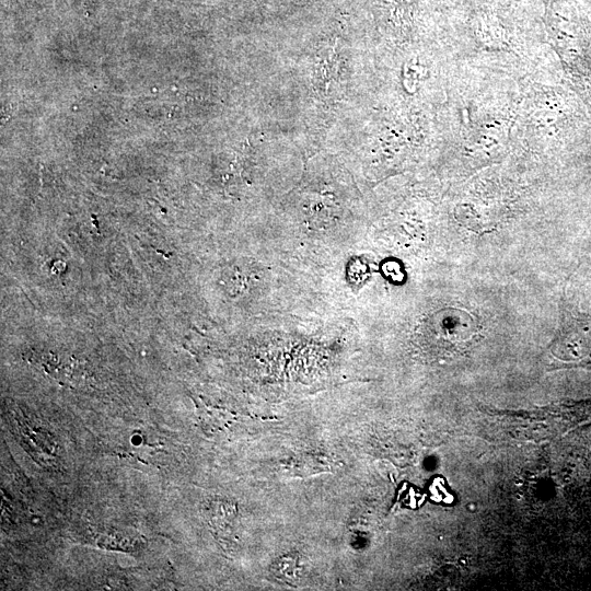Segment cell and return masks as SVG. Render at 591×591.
Returning <instances> with one entry per match:
<instances>
[{
	"label": "cell",
	"instance_id": "3957f363",
	"mask_svg": "<svg viewBox=\"0 0 591 591\" xmlns=\"http://www.w3.org/2000/svg\"><path fill=\"white\" fill-rule=\"evenodd\" d=\"M234 511L235 509L231 503L223 501H216L209 506V522L217 534L227 537L231 533L235 518Z\"/></svg>",
	"mask_w": 591,
	"mask_h": 591
},
{
	"label": "cell",
	"instance_id": "5b68a950",
	"mask_svg": "<svg viewBox=\"0 0 591 591\" xmlns=\"http://www.w3.org/2000/svg\"><path fill=\"white\" fill-rule=\"evenodd\" d=\"M229 418L223 413L204 407L199 409V421L206 429H219L224 427Z\"/></svg>",
	"mask_w": 591,
	"mask_h": 591
},
{
	"label": "cell",
	"instance_id": "277c9868",
	"mask_svg": "<svg viewBox=\"0 0 591 591\" xmlns=\"http://www.w3.org/2000/svg\"><path fill=\"white\" fill-rule=\"evenodd\" d=\"M141 540L137 537L123 536V535H100L97 543L102 547L118 551H135L141 544Z\"/></svg>",
	"mask_w": 591,
	"mask_h": 591
},
{
	"label": "cell",
	"instance_id": "7a4b0ae2",
	"mask_svg": "<svg viewBox=\"0 0 591 591\" xmlns=\"http://www.w3.org/2000/svg\"><path fill=\"white\" fill-rule=\"evenodd\" d=\"M30 361L62 384L77 385L84 379L81 363L71 357L51 351H32Z\"/></svg>",
	"mask_w": 591,
	"mask_h": 591
},
{
	"label": "cell",
	"instance_id": "6da1fadb",
	"mask_svg": "<svg viewBox=\"0 0 591 591\" xmlns=\"http://www.w3.org/2000/svg\"><path fill=\"white\" fill-rule=\"evenodd\" d=\"M554 349L568 361H591V308L584 311L578 305H563Z\"/></svg>",
	"mask_w": 591,
	"mask_h": 591
}]
</instances>
